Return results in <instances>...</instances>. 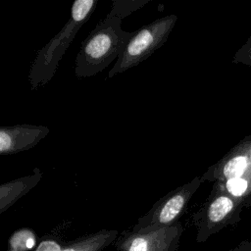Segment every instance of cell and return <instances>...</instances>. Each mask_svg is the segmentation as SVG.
Segmentation results:
<instances>
[{"instance_id":"cell-5","label":"cell","mask_w":251,"mask_h":251,"mask_svg":"<svg viewBox=\"0 0 251 251\" xmlns=\"http://www.w3.org/2000/svg\"><path fill=\"white\" fill-rule=\"evenodd\" d=\"M201 182L200 176H196L191 181L171 190L137 221L132 231L152 230L177 224Z\"/></svg>"},{"instance_id":"cell-15","label":"cell","mask_w":251,"mask_h":251,"mask_svg":"<svg viewBox=\"0 0 251 251\" xmlns=\"http://www.w3.org/2000/svg\"><path fill=\"white\" fill-rule=\"evenodd\" d=\"M61 246L54 240L42 241L35 251H61Z\"/></svg>"},{"instance_id":"cell-4","label":"cell","mask_w":251,"mask_h":251,"mask_svg":"<svg viewBox=\"0 0 251 251\" xmlns=\"http://www.w3.org/2000/svg\"><path fill=\"white\" fill-rule=\"evenodd\" d=\"M243 205L213 186L208 198L193 215L197 243L206 242L225 227L236 225L240 220Z\"/></svg>"},{"instance_id":"cell-14","label":"cell","mask_w":251,"mask_h":251,"mask_svg":"<svg viewBox=\"0 0 251 251\" xmlns=\"http://www.w3.org/2000/svg\"><path fill=\"white\" fill-rule=\"evenodd\" d=\"M234 63H241L251 66V36L246 43L237 51L233 58Z\"/></svg>"},{"instance_id":"cell-13","label":"cell","mask_w":251,"mask_h":251,"mask_svg":"<svg viewBox=\"0 0 251 251\" xmlns=\"http://www.w3.org/2000/svg\"><path fill=\"white\" fill-rule=\"evenodd\" d=\"M35 234L28 228H22L13 233L9 243L13 251L31 249L35 244Z\"/></svg>"},{"instance_id":"cell-10","label":"cell","mask_w":251,"mask_h":251,"mask_svg":"<svg viewBox=\"0 0 251 251\" xmlns=\"http://www.w3.org/2000/svg\"><path fill=\"white\" fill-rule=\"evenodd\" d=\"M213 186L238 201L244 208L251 206V174L216 181Z\"/></svg>"},{"instance_id":"cell-3","label":"cell","mask_w":251,"mask_h":251,"mask_svg":"<svg viewBox=\"0 0 251 251\" xmlns=\"http://www.w3.org/2000/svg\"><path fill=\"white\" fill-rule=\"evenodd\" d=\"M176 21L177 16L172 14L157 19L135 30L109 71L108 78L125 73L150 57L167 41Z\"/></svg>"},{"instance_id":"cell-12","label":"cell","mask_w":251,"mask_h":251,"mask_svg":"<svg viewBox=\"0 0 251 251\" xmlns=\"http://www.w3.org/2000/svg\"><path fill=\"white\" fill-rule=\"evenodd\" d=\"M148 2L149 0H115L112 2V7L108 14L123 21V19L142 8Z\"/></svg>"},{"instance_id":"cell-11","label":"cell","mask_w":251,"mask_h":251,"mask_svg":"<svg viewBox=\"0 0 251 251\" xmlns=\"http://www.w3.org/2000/svg\"><path fill=\"white\" fill-rule=\"evenodd\" d=\"M118 230H100L61 251H101L109 245L118 235Z\"/></svg>"},{"instance_id":"cell-8","label":"cell","mask_w":251,"mask_h":251,"mask_svg":"<svg viewBox=\"0 0 251 251\" xmlns=\"http://www.w3.org/2000/svg\"><path fill=\"white\" fill-rule=\"evenodd\" d=\"M50 132L49 127L38 125L0 126V156L29 150Z\"/></svg>"},{"instance_id":"cell-1","label":"cell","mask_w":251,"mask_h":251,"mask_svg":"<svg viewBox=\"0 0 251 251\" xmlns=\"http://www.w3.org/2000/svg\"><path fill=\"white\" fill-rule=\"evenodd\" d=\"M133 33L122 28L121 19L108 14L81 43L75 60V77L86 78L104 71L118 59Z\"/></svg>"},{"instance_id":"cell-9","label":"cell","mask_w":251,"mask_h":251,"mask_svg":"<svg viewBox=\"0 0 251 251\" xmlns=\"http://www.w3.org/2000/svg\"><path fill=\"white\" fill-rule=\"evenodd\" d=\"M40 169H33L32 173L0 184V214L12 207L18 200L27 194L42 179Z\"/></svg>"},{"instance_id":"cell-7","label":"cell","mask_w":251,"mask_h":251,"mask_svg":"<svg viewBox=\"0 0 251 251\" xmlns=\"http://www.w3.org/2000/svg\"><path fill=\"white\" fill-rule=\"evenodd\" d=\"M251 174V135L240 140L200 176L201 181H223Z\"/></svg>"},{"instance_id":"cell-16","label":"cell","mask_w":251,"mask_h":251,"mask_svg":"<svg viewBox=\"0 0 251 251\" xmlns=\"http://www.w3.org/2000/svg\"><path fill=\"white\" fill-rule=\"evenodd\" d=\"M229 251H251V240H244Z\"/></svg>"},{"instance_id":"cell-6","label":"cell","mask_w":251,"mask_h":251,"mask_svg":"<svg viewBox=\"0 0 251 251\" xmlns=\"http://www.w3.org/2000/svg\"><path fill=\"white\" fill-rule=\"evenodd\" d=\"M183 226L177 224L146 231H130L121 241L120 248L123 251H176Z\"/></svg>"},{"instance_id":"cell-2","label":"cell","mask_w":251,"mask_h":251,"mask_svg":"<svg viewBox=\"0 0 251 251\" xmlns=\"http://www.w3.org/2000/svg\"><path fill=\"white\" fill-rule=\"evenodd\" d=\"M97 4L96 0H75L72 4L67 23L36 53L27 75L31 90L46 85L53 78L66 50L82 25L91 17Z\"/></svg>"}]
</instances>
